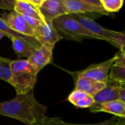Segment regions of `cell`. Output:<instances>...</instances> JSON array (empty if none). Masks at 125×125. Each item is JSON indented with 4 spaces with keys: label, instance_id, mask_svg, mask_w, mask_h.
Wrapping results in <instances>:
<instances>
[{
    "label": "cell",
    "instance_id": "6da1fadb",
    "mask_svg": "<svg viewBox=\"0 0 125 125\" xmlns=\"http://www.w3.org/2000/svg\"><path fill=\"white\" fill-rule=\"evenodd\" d=\"M47 107L34 97L33 91L16 94L10 100L0 103V115L15 119L26 125H40L46 116Z\"/></svg>",
    "mask_w": 125,
    "mask_h": 125
},
{
    "label": "cell",
    "instance_id": "7a4b0ae2",
    "mask_svg": "<svg viewBox=\"0 0 125 125\" xmlns=\"http://www.w3.org/2000/svg\"><path fill=\"white\" fill-rule=\"evenodd\" d=\"M10 69L12 78L10 84L17 94H25L33 91L39 72L27 59L12 61Z\"/></svg>",
    "mask_w": 125,
    "mask_h": 125
},
{
    "label": "cell",
    "instance_id": "3957f363",
    "mask_svg": "<svg viewBox=\"0 0 125 125\" xmlns=\"http://www.w3.org/2000/svg\"><path fill=\"white\" fill-rule=\"evenodd\" d=\"M73 16L87 29L100 37L102 40L107 41L119 49L125 46V31H117L108 29L83 14H73Z\"/></svg>",
    "mask_w": 125,
    "mask_h": 125
},
{
    "label": "cell",
    "instance_id": "277c9868",
    "mask_svg": "<svg viewBox=\"0 0 125 125\" xmlns=\"http://www.w3.org/2000/svg\"><path fill=\"white\" fill-rule=\"evenodd\" d=\"M53 24L58 31L62 32L76 41H81L84 38L101 40L100 37L83 26L71 14L64 15L56 18L53 21Z\"/></svg>",
    "mask_w": 125,
    "mask_h": 125
},
{
    "label": "cell",
    "instance_id": "5b68a950",
    "mask_svg": "<svg viewBox=\"0 0 125 125\" xmlns=\"http://www.w3.org/2000/svg\"><path fill=\"white\" fill-rule=\"evenodd\" d=\"M116 56L101 63L92 64L85 70L79 72L78 76L86 78L95 81L108 83L112 66L115 64Z\"/></svg>",
    "mask_w": 125,
    "mask_h": 125
},
{
    "label": "cell",
    "instance_id": "8992f818",
    "mask_svg": "<svg viewBox=\"0 0 125 125\" xmlns=\"http://www.w3.org/2000/svg\"><path fill=\"white\" fill-rule=\"evenodd\" d=\"M33 37L41 45L54 48L56 42L61 40L63 37L54 27L53 22L45 21L34 30Z\"/></svg>",
    "mask_w": 125,
    "mask_h": 125
},
{
    "label": "cell",
    "instance_id": "52a82bcc",
    "mask_svg": "<svg viewBox=\"0 0 125 125\" xmlns=\"http://www.w3.org/2000/svg\"><path fill=\"white\" fill-rule=\"evenodd\" d=\"M1 18L14 31L20 34L33 37L34 30L29 26L21 14L12 10L9 13L2 14Z\"/></svg>",
    "mask_w": 125,
    "mask_h": 125
},
{
    "label": "cell",
    "instance_id": "ba28073f",
    "mask_svg": "<svg viewBox=\"0 0 125 125\" xmlns=\"http://www.w3.org/2000/svg\"><path fill=\"white\" fill-rule=\"evenodd\" d=\"M39 10L45 21L52 22L62 15H67L62 0H44Z\"/></svg>",
    "mask_w": 125,
    "mask_h": 125
},
{
    "label": "cell",
    "instance_id": "9c48e42d",
    "mask_svg": "<svg viewBox=\"0 0 125 125\" xmlns=\"http://www.w3.org/2000/svg\"><path fill=\"white\" fill-rule=\"evenodd\" d=\"M66 8L67 14H83L85 13H97L101 15H109L105 10L94 7L85 0H62Z\"/></svg>",
    "mask_w": 125,
    "mask_h": 125
},
{
    "label": "cell",
    "instance_id": "30bf717a",
    "mask_svg": "<svg viewBox=\"0 0 125 125\" xmlns=\"http://www.w3.org/2000/svg\"><path fill=\"white\" fill-rule=\"evenodd\" d=\"M53 48L41 45L34 51L27 60L38 72H40L47 64L51 63L53 57Z\"/></svg>",
    "mask_w": 125,
    "mask_h": 125
},
{
    "label": "cell",
    "instance_id": "8fae6325",
    "mask_svg": "<svg viewBox=\"0 0 125 125\" xmlns=\"http://www.w3.org/2000/svg\"><path fill=\"white\" fill-rule=\"evenodd\" d=\"M120 86L121 85L116 83L108 81L106 87L94 96V104L105 103L119 100Z\"/></svg>",
    "mask_w": 125,
    "mask_h": 125
},
{
    "label": "cell",
    "instance_id": "7c38bea8",
    "mask_svg": "<svg viewBox=\"0 0 125 125\" xmlns=\"http://www.w3.org/2000/svg\"><path fill=\"white\" fill-rule=\"evenodd\" d=\"M89 108V111L92 113L105 112L120 118L125 111V104L118 100L105 103L94 104Z\"/></svg>",
    "mask_w": 125,
    "mask_h": 125
},
{
    "label": "cell",
    "instance_id": "4fadbf2b",
    "mask_svg": "<svg viewBox=\"0 0 125 125\" xmlns=\"http://www.w3.org/2000/svg\"><path fill=\"white\" fill-rule=\"evenodd\" d=\"M107 83L95 81L80 76H77V79L75 81V89L83 91L93 97L105 89Z\"/></svg>",
    "mask_w": 125,
    "mask_h": 125
},
{
    "label": "cell",
    "instance_id": "5bb4252c",
    "mask_svg": "<svg viewBox=\"0 0 125 125\" xmlns=\"http://www.w3.org/2000/svg\"><path fill=\"white\" fill-rule=\"evenodd\" d=\"M22 15L29 16L45 22V19L42 15L40 10L34 6L29 0H15L14 10Z\"/></svg>",
    "mask_w": 125,
    "mask_h": 125
},
{
    "label": "cell",
    "instance_id": "9a60e30c",
    "mask_svg": "<svg viewBox=\"0 0 125 125\" xmlns=\"http://www.w3.org/2000/svg\"><path fill=\"white\" fill-rule=\"evenodd\" d=\"M67 100L79 108H91L94 104L93 96L78 89H75L69 94Z\"/></svg>",
    "mask_w": 125,
    "mask_h": 125
},
{
    "label": "cell",
    "instance_id": "2e32d148",
    "mask_svg": "<svg viewBox=\"0 0 125 125\" xmlns=\"http://www.w3.org/2000/svg\"><path fill=\"white\" fill-rule=\"evenodd\" d=\"M12 48L15 53L20 57L29 59L34 51L38 48L28 40L21 37H12L11 39Z\"/></svg>",
    "mask_w": 125,
    "mask_h": 125
},
{
    "label": "cell",
    "instance_id": "e0dca14e",
    "mask_svg": "<svg viewBox=\"0 0 125 125\" xmlns=\"http://www.w3.org/2000/svg\"><path fill=\"white\" fill-rule=\"evenodd\" d=\"M119 119L117 118H113L98 123L81 125V124H73V123L65 122L59 117H46L43 121V122L40 125H115L119 121Z\"/></svg>",
    "mask_w": 125,
    "mask_h": 125
},
{
    "label": "cell",
    "instance_id": "ac0fdd59",
    "mask_svg": "<svg viewBox=\"0 0 125 125\" xmlns=\"http://www.w3.org/2000/svg\"><path fill=\"white\" fill-rule=\"evenodd\" d=\"M0 31L5 33L6 37H7L10 39H11L12 37H21V38L25 39V40H28L29 42H31L33 45H34L37 48H40L41 46V45L34 37H29V36H25V35H23V34H20L14 31L12 29H11L9 27V26L7 24V23L1 18H0Z\"/></svg>",
    "mask_w": 125,
    "mask_h": 125
},
{
    "label": "cell",
    "instance_id": "d6986e66",
    "mask_svg": "<svg viewBox=\"0 0 125 125\" xmlns=\"http://www.w3.org/2000/svg\"><path fill=\"white\" fill-rule=\"evenodd\" d=\"M108 81L116 83L125 86V67L114 64L111 69Z\"/></svg>",
    "mask_w": 125,
    "mask_h": 125
},
{
    "label": "cell",
    "instance_id": "ffe728a7",
    "mask_svg": "<svg viewBox=\"0 0 125 125\" xmlns=\"http://www.w3.org/2000/svg\"><path fill=\"white\" fill-rule=\"evenodd\" d=\"M12 60L0 56V79L10 83L12 73L10 64Z\"/></svg>",
    "mask_w": 125,
    "mask_h": 125
},
{
    "label": "cell",
    "instance_id": "44dd1931",
    "mask_svg": "<svg viewBox=\"0 0 125 125\" xmlns=\"http://www.w3.org/2000/svg\"><path fill=\"white\" fill-rule=\"evenodd\" d=\"M101 2L103 9L108 14L119 11L125 3L124 0H101Z\"/></svg>",
    "mask_w": 125,
    "mask_h": 125
},
{
    "label": "cell",
    "instance_id": "7402d4cb",
    "mask_svg": "<svg viewBox=\"0 0 125 125\" xmlns=\"http://www.w3.org/2000/svg\"><path fill=\"white\" fill-rule=\"evenodd\" d=\"M15 0H0V9L12 11L14 10Z\"/></svg>",
    "mask_w": 125,
    "mask_h": 125
},
{
    "label": "cell",
    "instance_id": "603a6c76",
    "mask_svg": "<svg viewBox=\"0 0 125 125\" xmlns=\"http://www.w3.org/2000/svg\"><path fill=\"white\" fill-rule=\"evenodd\" d=\"M25 18V20L26 21V22L29 24V26L34 29L35 30L37 28H38L42 23H43L42 21L38 20V19H36L34 18H32V17H29V16H25V15H23Z\"/></svg>",
    "mask_w": 125,
    "mask_h": 125
},
{
    "label": "cell",
    "instance_id": "cb8c5ba5",
    "mask_svg": "<svg viewBox=\"0 0 125 125\" xmlns=\"http://www.w3.org/2000/svg\"><path fill=\"white\" fill-rule=\"evenodd\" d=\"M85 1L86 3H88L89 4H90L94 7H97L99 9H103L101 0H85Z\"/></svg>",
    "mask_w": 125,
    "mask_h": 125
},
{
    "label": "cell",
    "instance_id": "d4e9b609",
    "mask_svg": "<svg viewBox=\"0 0 125 125\" xmlns=\"http://www.w3.org/2000/svg\"><path fill=\"white\" fill-rule=\"evenodd\" d=\"M116 60L115 62V64L119 65V66H122V67H125V58L122 57L121 56H119L118 53L116 54Z\"/></svg>",
    "mask_w": 125,
    "mask_h": 125
},
{
    "label": "cell",
    "instance_id": "484cf974",
    "mask_svg": "<svg viewBox=\"0 0 125 125\" xmlns=\"http://www.w3.org/2000/svg\"><path fill=\"white\" fill-rule=\"evenodd\" d=\"M119 100L125 104V86H121L119 89Z\"/></svg>",
    "mask_w": 125,
    "mask_h": 125
},
{
    "label": "cell",
    "instance_id": "4316f807",
    "mask_svg": "<svg viewBox=\"0 0 125 125\" xmlns=\"http://www.w3.org/2000/svg\"><path fill=\"white\" fill-rule=\"evenodd\" d=\"M29 1L34 6H35L36 7H37L39 9L40 7V6L42 5L44 0H29Z\"/></svg>",
    "mask_w": 125,
    "mask_h": 125
},
{
    "label": "cell",
    "instance_id": "83f0119b",
    "mask_svg": "<svg viewBox=\"0 0 125 125\" xmlns=\"http://www.w3.org/2000/svg\"><path fill=\"white\" fill-rule=\"evenodd\" d=\"M119 56H122V57H125V46L124 47H122L120 49H119V51L117 53Z\"/></svg>",
    "mask_w": 125,
    "mask_h": 125
},
{
    "label": "cell",
    "instance_id": "f1b7e54d",
    "mask_svg": "<svg viewBox=\"0 0 125 125\" xmlns=\"http://www.w3.org/2000/svg\"><path fill=\"white\" fill-rule=\"evenodd\" d=\"M125 119L124 121H122V120H121V118H120L119 121L115 125H125V119Z\"/></svg>",
    "mask_w": 125,
    "mask_h": 125
},
{
    "label": "cell",
    "instance_id": "f546056e",
    "mask_svg": "<svg viewBox=\"0 0 125 125\" xmlns=\"http://www.w3.org/2000/svg\"><path fill=\"white\" fill-rule=\"evenodd\" d=\"M4 36H6V34H5V33H4L3 31H0V40H1Z\"/></svg>",
    "mask_w": 125,
    "mask_h": 125
},
{
    "label": "cell",
    "instance_id": "4dcf8cb0",
    "mask_svg": "<svg viewBox=\"0 0 125 125\" xmlns=\"http://www.w3.org/2000/svg\"><path fill=\"white\" fill-rule=\"evenodd\" d=\"M120 118H122V119H125V111L124 112V114L122 115V116H121Z\"/></svg>",
    "mask_w": 125,
    "mask_h": 125
}]
</instances>
